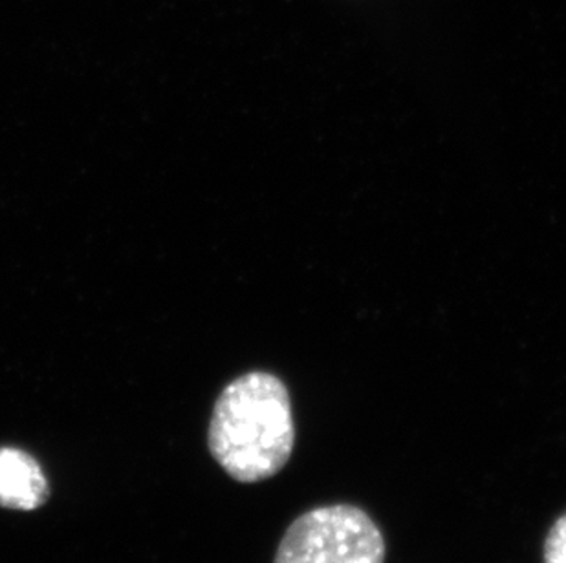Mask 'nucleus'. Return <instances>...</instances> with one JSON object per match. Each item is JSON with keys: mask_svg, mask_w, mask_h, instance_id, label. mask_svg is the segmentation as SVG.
<instances>
[{"mask_svg": "<svg viewBox=\"0 0 566 563\" xmlns=\"http://www.w3.org/2000/svg\"><path fill=\"white\" fill-rule=\"evenodd\" d=\"M385 540L354 506H328L300 516L284 532L275 563H384Z\"/></svg>", "mask_w": 566, "mask_h": 563, "instance_id": "obj_2", "label": "nucleus"}, {"mask_svg": "<svg viewBox=\"0 0 566 563\" xmlns=\"http://www.w3.org/2000/svg\"><path fill=\"white\" fill-rule=\"evenodd\" d=\"M49 479L27 452L0 448V507L35 510L49 500Z\"/></svg>", "mask_w": 566, "mask_h": 563, "instance_id": "obj_3", "label": "nucleus"}, {"mask_svg": "<svg viewBox=\"0 0 566 563\" xmlns=\"http://www.w3.org/2000/svg\"><path fill=\"white\" fill-rule=\"evenodd\" d=\"M294 442L289 390L272 373H247L217 399L209 423V450L239 484H256L281 472Z\"/></svg>", "mask_w": 566, "mask_h": 563, "instance_id": "obj_1", "label": "nucleus"}, {"mask_svg": "<svg viewBox=\"0 0 566 563\" xmlns=\"http://www.w3.org/2000/svg\"><path fill=\"white\" fill-rule=\"evenodd\" d=\"M545 563H566V514L554 523L546 537Z\"/></svg>", "mask_w": 566, "mask_h": 563, "instance_id": "obj_4", "label": "nucleus"}]
</instances>
